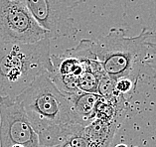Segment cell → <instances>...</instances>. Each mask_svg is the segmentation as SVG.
<instances>
[{
	"instance_id": "11",
	"label": "cell",
	"mask_w": 156,
	"mask_h": 147,
	"mask_svg": "<svg viewBox=\"0 0 156 147\" xmlns=\"http://www.w3.org/2000/svg\"><path fill=\"white\" fill-rule=\"evenodd\" d=\"M115 147H129V146L126 145V144H122V143H121V144H117V145H115Z\"/></svg>"
},
{
	"instance_id": "8",
	"label": "cell",
	"mask_w": 156,
	"mask_h": 147,
	"mask_svg": "<svg viewBox=\"0 0 156 147\" xmlns=\"http://www.w3.org/2000/svg\"><path fill=\"white\" fill-rule=\"evenodd\" d=\"M120 124L119 122H106L101 119H94L83 128L89 146L109 147Z\"/></svg>"
},
{
	"instance_id": "4",
	"label": "cell",
	"mask_w": 156,
	"mask_h": 147,
	"mask_svg": "<svg viewBox=\"0 0 156 147\" xmlns=\"http://www.w3.org/2000/svg\"><path fill=\"white\" fill-rule=\"evenodd\" d=\"M34 20L48 33L49 39L73 37L79 29L72 13L86 0H18Z\"/></svg>"
},
{
	"instance_id": "12",
	"label": "cell",
	"mask_w": 156,
	"mask_h": 147,
	"mask_svg": "<svg viewBox=\"0 0 156 147\" xmlns=\"http://www.w3.org/2000/svg\"><path fill=\"white\" fill-rule=\"evenodd\" d=\"M10 147H25V146L20 145V144H15V145H12V146H10Z\"/></svg>"
},
{
	"instance_id": "9",
	"label": "cell",
	"mask_w": 156,
	"mask_h": 147,
	"mask_svg": "<svg viewBox=\"0 0 156 147\" xmlns=\"http://www.w3.org/2000/svg\"><path fill=\"white\" fill-rule=\"evenodd\" d=\"M98 81L100 79L93 73L92 70L85 71L78 78V89L83 93H98Z\"/></svg>"
},
{
	"instance_id": "5",
	"label": "cell",
	"mask_w": 156,
	"mask_h": 147,
	"mask_svg": "<svg viewBox=\"0 0 156 147\" xmlns=\"http://www.w3.org/2000/svg\"><path fill=\"white\" fill-rule=\"evenodd\" d=\"M49 39L18 0H0V43L32 44Z\"/></svg>"
},
{
	"instance_id": "7",
	"label": "cell",
	"mask_w": 156,
	"mask_h": 147,
	"mask_svg": "<svg viewBox=\"0 0 156 147\" xmlns=\"http://www.w3.org/2000/svg\"><path fill=\"white\" fill-rule=\"evenodd\" d=\"M67 96L76 123L86 127L96 119V105L101 99L98 93L78 92Z\"/></svg>"
},
{
	"instance_id": "6",
	"label": "cell",
	"mask_w": 156,
	"mask_h": 147,
	"mask_svg": "<svg viewBox=\"0 0 156 147\" xmlns=\"http://www.w3.org/2000/svg\"><path fill=\"white\" fill-rule=\"evenodd\" d=\"M15 144L39 147L38 134L16 100L0 99V147Z\"/></svg>"
},
{
	"instance_id": "1",
	"label": "cell",
	"mask_w": 156,
	"mask_h": 147,
	"mask_svg": "<svg viewBox=\"0 0 156 147\" xmlns=\"http://www.w3.org/2000/svg\"><path fill=\"white\" fill-rule=\"evenodd\" d=\"M152 36L153 32L147 27L134 37H127L123 28L113 27L105 36L93 41L92 51L110 79H129L137 84L156 70V43L149 41Z\"/></svg>"
},
{
	"instance_id": "10",
	"label": "cell",
	"mask_w": 156,
	"mask_h": 147,
	"mask_svg": "<svg viewBox=\"0 0 156 147\" xmlns=\"http://www.w3.org/2000/svg\"><path fill=\"white\" fill-rule=\"evenodd\" d=\"M136 84L134 82H132L129 79H119V80L115 81V89L121 95H125L131 93L133 89H135Z\"/></svg>"
},
{
	"instance_id": "3",
	"label": "cell",
	"mask_w": 156,
	"mask_h": 147,
	"mask_svg": "<svg viewBox=\"0 0 156 147\" xmlns=\"http://www.w3.org/2000/svg\"><path fill=\"white\" fill-rule=\"evenodd\" d=\"M15 100L22 105L37 134L56 126L77 124L69 99L56 88L49 74L38 77Z\"/></svg>"
},
{
	"instance_id": "2",
	"label": "cell",
	"mask_w": 156,
	"mask_h": 147,
	"mask_svg": "<svg viewBox=\"0 0 156 147\" xmlns=\"http://www.w3.org/2000/svg\"><path fill=\"white\" fill-rule=\"evenodd\" d=\"M51 40L0 43V99H16L38 77L51 74Z\"/></svg>"
}]
</instances>
